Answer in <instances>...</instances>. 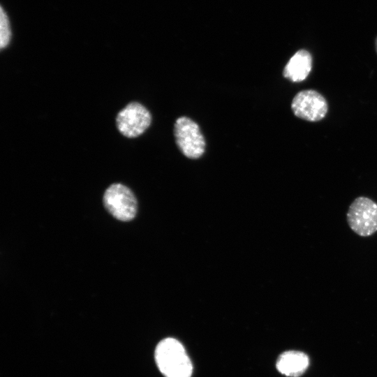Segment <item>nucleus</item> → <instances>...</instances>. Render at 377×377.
<instances>
[{"label": "nucleus", "mask_w": 377, "mask_h": 377, "mask_svg": "<svg viewBox=\"0 0 377 377\" xmlns=\"http://www.w3.org/2000/svg\"><path fill=\"white\" fill-rule=\"evenodd\" d=\"M151 116L141 103L132 102L121 109L117 115L116 123L119 131L128 138L142 135L149 126Z\"/></svg>", "instance_id": "obj_5"}, {"label": "nucleus", "mask_w": 377, "mask_h": 377, "mask_svg": "<svg viewBox=\"0 0 377 377\" xmlns=\"http://www.w3.org/2000/svg\"><path fill=\"white\" fill-rule=\"evenodd\" d=\"M11 29L8 17L1 6L0 9V47L3 49L9 44Z\"/></svg>", "instance_id": "obj_9"}, {"label": "nucleus", "mask_w": 377, "mask_h": 377, "mask_svg": "<svg viewBox=\"0 0 377 377\" xmlns=\"http://www.w3.org/2000/svg\"><path fill=\"white\" fill-rule=\"evenodd\" d=\"M103 204L106 209L119 221H131L137 213L138 202L133 193L121 184H113L106 189Z\"/></svg>", "instance_id": "obj_4"}, {"label": "nucleus", "mask_w": 377, "mask_h": 377, "mask_svg": "<svg viewBox=\"0 0 377 377\" xmlns=\"http://www.w3.org/2000/svg\"><path fill=\"white\" fill-rule=\"evenodd\" d=\"M312 68V57L306 50H300L289 59L283 68V75L292 82L304 80Z\"/></svg>", "instance_id": "obj_8"}, {"label": "nucleus", "mask_w": 377, "mask_h": 377, "mask_svg": "<svg viewBox=\"0 0 377 377\" xmlns=\"http://www.w3.org/2000/svg\"><path fill=\"white\" fill-rule=\"evenodd\" d=\"M309 365V356L300 350H286L277 357L276 368L283 375L300 377L307 370Z\"/></svg>", "instance_id": "obj_7"}, {"label": "nucleus", "mask_w": 377, "mask_h": 377, "mask_svg": "<svg viewBox=\"0 0 377 377\" xmlns=\"http://www.w3.org/2000/svg\"><path fill=\"white\" fill-rule=\"evenodd\" d=\"M347 221L350 229L361 237H369L377 231V203L360 196L348 207Z\"/></svg>", "instance_id": "obj_2"}, {"label": "nucleus", "mask_w": 377, "mask_h": 377, "mask_svg": "<svg viewBox=\"0 0 377 377\" xmlns=\"http://www.w3.org/2000/svg\"><path fill=\"white\" fill-rule=\"evenodd\" d=\"M154 360L164 377H191L193 364L183 344L177 339L161 340L154 350Z\"/></svg>", "instance_id": "obj_1"}, {"label": "nucleus", "mask_w": 377, "mask_h": 377, "mask_svg": "<svg viewBox=\"0 0 377 377\" xmlns=\"http://www.w3.org/2000/svg\"><path fill=\"white\" fill-rule=\"evenodd\" d=\"M291 108L294 114L309 121H318L327 112V103L318 91L313 89L298 92L293 98Z\"/></svg>", "instance_id": "obj_6"}, {"label": "nucleus", "mask_w": 377, "mask_h": 377, "mask_svg": "<svg viewBox=\"0 0 377 377\" xmlns=\"http://www.w3.org/2000/svg\"><path fill=\"white\" fill-rule=\"evenodd\" d=\"M375 44H376V52H377V38H376V43H375Z\"/></svg>", "instance_id": "obj_10"}, {"label": "nucleus", "mask_w": 377, "mask_h": 377, "mask_svg": "<svg viewBox=\"0 0 377 377\" xmlns=\"http://www.w3.org/2000/svg\"><path fill=\"white\" fill-rule=\"evenodd\" d=\"M174 135L179 149L187 158H198L205 152V140L197 123L187 117L175 121Z\"/></svg>", "instance_id": "obj_3"}]
</instances>
